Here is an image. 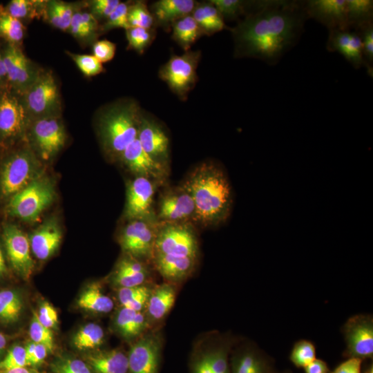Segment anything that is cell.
I'll list each match as a JSON object with an SVG mask.
<instances>
[{"mask_svg":"<svg viewBox=\"0 0 373 373\" xmlns=\"http://www.w3.org/2000/svg\"><path fill=\"white\" fill-rule=\"evenodd\" d=\"M361 373H373L372 362L370 363L368 365H367L366 367L364 369L363 372Z\"/></svg>","mask_w":373,"mask_h":373,"instance_id":"obj_62","label":"cell"},{"mask_svg":"<svg viewBox=\"0 0 373 373\" xmlns=\"http://www.w3.org/2000/svg\"><path fill=\"white\" fill-rule=\"evenodd\" d=\"M238 337L213 330L200 335L193 344L189 373H230L229 357Z\"/></svg>","mask_w":373,"mask_h":373,"instance_id":"obj_4","label":"cell"},{"mask_svg":"<svg viewBox=\"0 0 373 373\" xmlns=\"http://www.w3.org/2000/svg\"><path fill=\"white\" fill-rule=\"evenodd\" d=\"M50 354V351L45 345L36 343L34 352L29 360V366L36 369L39 367Z\"/></svg>","mask_w":373,"mask_h":373,"instance_id":"obj_55","label":"cell"},{"mask_svg":"<svg viewBox=\"0 0 373 373\" xmlns=\"http://www.w3.org/2000/svg\"><path fill=\"white\" fill-rule=\"evenodd\" d=\"M55 195L51 180L40 176L11 197L9 211L24 221H35L52 202Z\"/></svg>","mask_w":373,"mask_h":373,"instance_id":"obj_5","label":"cell"},{"mask_svg":"<svg viewBox=\"0 0 373 373\" xmlns=\"http://www.w3.org/2000/svg\"><path fill=\"white\" fill-rule=\"evenodd\" d=\"M49 368L51 373H95L84 359L64 353L53 358Z\"/></svg>","mask_w":373,"mask_h":373,"instance_id":"obj_38","label":"cell"},{"mask_svg":"<svg viewBox=\"0 0 373 373\" xmlns=\"http://www.w3.org/2000/svg\"><path fill=\"white\" fill-rule=\"evenodd\" d=\"M354 31L359 36L362 44L364 66L371 77L373 75V21L361 26Z\"/></svg>","mask_w":373,"mask_h":373,"instance_id":"obj_42","label":"cell"},{"mask_svg":"<svg viewBox=\"0 0 373 373\" xmlns=\"http://www.w3.org/2000/svg\"><path fill=\"white\" fill-rule=\"evenodd\" d=\"M126 221L118 236L122 253L152 265L159 223L142 219Z\"/></svg>","mask_w":373,"mask_h":373,"instance_id":"obj_8","label":"cell"},{"mask_svg":"<svg viewBox=\"0 0 373 373\" xmlns=\"http://www.w3.org/2000/svg\"><path fill=\"white\" fill-rule=\"evenodd\" d=\"M195 6L193 0H160L151 6L154 19L164 26L192 12Z\"/></svg>","mask_w":373,"mask_h":373,"instance_id":"obj_29","label":"cell"},{"mask_svg":"<svg viewBox=\"0 0 373 373\" xmlns=\"http://www.w3.org/2000/svg\"><path fill=\"white\" fill-rule=\"evenodd\" d=\"M7 345V339L4 334L0 333V360L5 355Z\"/></svg>","mask_w":373,"mask_h":373,"instance_id":"obj_60","label":"cell"},{"mask_svg":"<svg viewBox=\"0 0 373 373\" xmlns=\"http://www.w3.org/2000/svg\"><path fill=\"white\" fill-rule=\"evenodd\" d=\"M191 15L204 35H211L226 28L224 18L210 1L195 6Z\"/></svg>","mask_w":373,"mask_h":373,"instance_id":"obj_32","label":"cell"},{"mask_svg":"<svg viewBox=\"0 0 373 373\" xmlns=\"http://www.w3.org/2000/svg\"><path fill=\"white\" fill-rule=\"evenodd\" d=\"M73 14L69 4L55 1L49 3L48 19L52 25L57 28L62 30L68 29Z\"/></svg>","mask_w":373,"mask_h":373,"instance_id":"obj_43","label":"cell"},{"mask_svg":"<svg viewBox=\"0 0 373 373\" xmlns=\"http://www.w3.org/2000/svg\"><path fill=\"white\" fill-rule=\"evenodd\" d=\"M59 93L53 77L44 74L35 80L26 95V111L47 117L58 106Z\"/></svg>","mask_w":373,"mask_h":373,"instance_id":"obj_18","label":"cell"},{"mask_svg":"<svg viewBox=\"0 0 373 373\" xmlns=\"http://www.w3.org/2000/svg\"><path fill=\"white\" fill-rule=\"evenodd\" d=\"M326 48L329 52H339L356 69L364 66L361 41L352 29L329 30Z\"/></svg>","mask_w":373,"mask_h":373,"instance_id":"obj_24","label":"cell"},{"mask_svg":"<svg viewBox=\"0 0 373 373\" xmlns=\"http://www.w3.org/2000/svg\"><path fill=\"white\" fill-rule=\"evenodd\" d=\"M316 358L315 345L309 340L300 339L293 345L289 360L297 368H304Z\"/></svg>","mask_w":373,"mask_h":373,"instance_id":"obj_41","label":"cell"},{"mask_svg":"<svg viewBox=\"0 0 373 373\" xmlns=\"http://www.w3.org/2000/svg\"><path fill=\"white\" fill-rule=\"evenodd\" d=\"M198 261V258L154 253L151 264L165 282L177 285L192 276Z\"/></svg>","mask_w":373,"mask_h":373,"instance_id":"obj_23","label":"cell"},{"mask_svg":"<svg viewBox=\"0 0 373 373\" xmlns=\"http://www.w3.org/2000/svg\"><path fill=\"white\" fill-rule=\"evenodd\" d=\"M128 21L130 27H140L150 30L153 25L154 18L146 3L137 1L128 7Z\"/></svg>","mask_w":373,"mask_h":373,"instance_id":"obj_45","label":"cell"},{"mask_svg":"<svg viewBox=\"0 0 373 373\" xmlns=\"http://www.w3.org/2000/svg\"><path fill=\"white\" fill-rule=\"evenodd\" d=\"M182 184L194 202L195 224L211 228L226 222L231 210L232 193L227 175L218 164L211 161L198 164Z\"/></svg>","mask_w":373,"mask_h":373,"instance_id":"obj_2","label":"cell"},{"mask_svg":"<svg viewBox=\"0 0 373 373\" xmlns=\"http://www.w3.org/2000/svg\"><path fill=\"white\" fill-rule=\"evenodd\" d=\"M347 18L350 29L373 21V1L346 0Z\"/></svg>","mask_w":373,"mask_h":373,"instance_id":"obj_37","label":"cell"},{"mask_svg":"<svg viewBox=\"0 0 373 373\" xmlns=\"http://www.w3.org/2000/svg\"><path fill=\"white\" fill-rule=\"evenodd\" d=\"M5 77H7V71L3 56L0 54V81Z\"/></svg>","mask_w":373,"mask_h":373,"instance_id":"obj_61","label":"cell"},{"mask_svg":"<svg viewBox=\"0 0 373 373\" xmlns=\"http://www.w3.org/2000/svg\"><path fill=\"white\" fill-rule=\"evenodd\" d=\"M113 327L121 338L131 343L153 329L144 311L139 312L124 307H119L115 312Z\"/></svg>","mask_w":373,"mask_h":373,"instance_id":"obj_26","label":"cell"},{"mask_svg":"<svg viewBox=\"0 0 373 373\" xmlns=\"http://www.w3.org/2000/svg\"><path fill=\"white\" fill-rule=\"evenodd\" d=\"M24 106L8 92L0 94V140H9L20 136L27 124Z\"/></svg>","mask_w":373,"mask_h":373,"instance_id":"obj_21","label":"cell"},{"mask_svg":"<svg viewBox=\"0 0 373 373\" xmlns=\"http://www.w3.org/2000/svg\"><path fill=\"white\" fill-rule=\"evenodd\" d=\"M176 287L165 281L155 284L144 310L153 328L159 327L172 309L176 299Z\"/></svg>","mask_w":373,"mask_h":373,"instance_id":"obj_25","label":"cell"},{"mask_svg":"<svg viewBox=\"0 0 373 373\" xmlns=\"http://www.w3.org/2000/svg\"><path fill=\"white\" fill-rule=\"evenodd\" d=\"M79 70L86 76H94L103 71L102 63L90 55L70 54Z\"/></svg>","mask_w":373,"mask_h":373,"instance_id":"obj_48","label":"cell"},{"mask_svg":"<svg viewBox=\"0 0 373 373\" xmlns=\"http://www.w3.org/2000/svg\"><path fill=\"white\" fill-rule=\"evenodd\" d=\"M128 46L140 53L149 45L153 39L150 30L140 27H130L126 30Z\"/></svg>","mask_w":373,"mask_h":373,"instance_id":"obj_47","label":"cell"},{"mask_svg":"<svg viewBox=\"0 0 373 373\" xmlns=\"http://www.w3.org/2000/svg\"><path fill=\"white\" fill-rule=\"evenodd\" d=\"M2 56L9 82L18 87L27 85L30 77V66L21 51L10 44Z\"/></svg>","mask_w":373,"mask_h":373,"instance_id":"obj_31","label":"cell"},{"mask_svg":"<svg viewBox=\"0 0 373 373\" xmlns=\"http://www.w3.org/2000/svg\"><path fill=\"white\" fill-rule=\"evenodd\" d=\"M305 373H330V369L327 363L321 359L316 358L304 368Z\"/></svg>","mask_w":373,"mask_h":373,"instance_id":"obj_57","label":"cell"},{"mask_svg":"<svg viewBox=\"0 0 373 373\" xmlns=\"http://www.w3.org/2000/svg\"><path fill=\"white\" fill-rule=\"evenodd\" d=\"M23 307V298L18 290H0V323L12 324L17 322L22 315Z\"/></svg>","mask_w":373,"mask_h":373,"instance_id":"obj_33","label":"cell"},{"mask_svg":"<svg viewBox=\"0 0 373 373\" xmlns=\"http://www.w3.org/2000/svg\"><path fill=\"white\" fill-rule=\"evenodd\" d=\"M150 265L123 253L110 275V283L116 289L152 283Z\"/></svg>","mask_w":373,"mask_h":373,"instance_id":"obj_19","label":"cell"},{"mask_svg":"<svg viewBox=\"0 0 373 373\" xmlns=\"http://www.w3.org/2000/svg\"><path fill=\"white\" fill-rule=\"evenodd\" d=\"M128 6L120 2L113 12L107 18L104 30H108L115 28H122L127 30L130 28L128 21Z\"/></svg>","mask_w":373,"mask_h":373,"instance_id":"obj_49","label":"cell"},{"mask_svg":"<svg viewBox=\"0 0 373 373\" xmlns=\"http://www.w3.org/2000/svg\"><path fill=\"white\" fill-rule=\"evenodd\" d=\"M164 337L159 327L131 343L128 354V373H160Z\"/></svg>","mask_w":373,"mask_h":373,"instance_id":"obj_10","label":"cell"},{"mask_svg":"<svg viewBox=\"0 0 373 373\" xmlns=\"http://www.w3.org/2000/svg\"><path fill=\"white\" fill-rule=\"evenodd\" d=\"M3 238L12 268L22 279L29 280L34 269L29 238L13 224L5 226Z\"/></svg>","mask_w":373,"mask_h":373,"instance_id":"obj_15","label":"cell"},{"mask_svg":"<svg viewBox=\"0 0 373 373\" xmlns=\"http://www.w3.org/2000/svg\"><path fill=\"white\" fill-rule=\"evenodd\" d=\"M199 241L191 223H159L154 253L199 258Z\"/></svg>","mask_w":373,"mask_h":373,"instance_id":"obj_6","label":"cell"},{"mask_svg":"<svg viewBox=\"0 0 373 373\" xmlns=\"http://www.w3.org/2000/svg\"><path fill=\"white\" fill-rule=\"evenodd\" d=\"M32 3L27 0H12L4 10L12 17L21 19L32 13Z\"/></svg>","mask_w":373,"mask_h":373,"instance_id":"obj_51","label":"cell"},{"mask_svg":"<svg viewBox=\"0 0 373 373\" xmlns=\"http://www.w3.org/2000/svg\"><path fill=\"white\" fill-rule=\"evenodd\" d=\"M83 359L95 373H128L127 352L120 348L90 351Z\"/></svg>","mask_w":373,"mask_h":373,"instance_id":"obj_28","label":"cell"},{"mask_svg":"<svg viewBox=\"0 0 373 373\" xmlns=\"http://www.w3.org/2000/svg\"><path fill=\"white\" fill-rule=\"evenodd\" d=\"M219 11L222 17L236 19L242 15L249 14L256 8L259 1H245L241 0H211L209 1Z\"/></svg>","mask_w":373,"mask_h":373,"instance_id":"obj_39","label":"cell"},{"mask_svg":"<svg viewBox=\"0 0 373 373\" xmlns=\"http://www.w3.org/2000/svg\"><path fill=\"white\" fill-rule=\"evenodd\" d=\"M41 175V166L34 154L22 150L12 155L4 163L0 173V191L12 196Z\"/></svg>","mask_w":373,"mask_h":373,"instance_id":"obj_7","label":"cell"},{"mask_svg":"<svg viewBox=\"0 0 373 373\" xmlns=\"http://www.w3.org/2000/svg\"><path fill=\"white\" fill-rule=\"evenodd\" d=\"M137 139L151 157L170 169L169 139L157 122L142 114Z\"/></svg>","mask_w":373,"mask_h":373,"instance_id":"obj_17","label":"cell"},{"mask_svg":"<svg viewBox=\"0 0 373 373\" xmlns=\"http://www.w3.org/2000/svg\"><path fill=\"white\" fill-rule=\"evenodd\" d=\"M7 274V267L5 258L0 246V279L6 276Z\"/></svg>","mask_w":373,"mask_h":373,"instance_id":"obj_59","label":"cell"},{"mask_svg":"<svg viewBox=\"0 0 373 373\" xmlns=\"http://www.w3.org/2000/svg\"><path fill=\"white\" fill-rule=\"evenodd\" d=\"M363 361L358 358H347L330 373H361Z\"/></svg>","mask_w":373,"mask_h":373,"instance_id":"obj_54","label":"cell"},{"mask_svg":"<svg viewBox=\"0 0 373 373\" xmlns=\"http://www.w3.org/2000/svg\"><path fill=\"white\" fill-rule=\"evenodd\" d=\"M77 304L79 308L97 314H108L114 307L113 300L104 293L99 282L88 284L79 296Z\"/></svg>","mask_w":373,"mask_h":373,"instance_id":"obj_30","label":"cell"},{"mask_svg":"<svg viewBox=\"0 0 373 373\" xmlns=\"http://www.w3.org/2000/svg\"><path fill=\"white\" fill-rule=\"evenodd\" d=\"M154 285V283H150L136 287L117 289V298L120 307L144 312Z\"/></svg>","mask_w":373,"mask_h":373,"instance_id":"obj_34","label":"cell"},{"mask_svg":"<svg viewBox=\"0 0 373 373\" xmlns=\"http://www.w3.org/2000/svg\"><path fill=\"white\" fill-rule=\"evenodd\" d=\"M230 373H276L274 359L254 341L238 338L229 357Z\"/></svg>","mask_w":373,"mask_h":373,"instance_id":"obj_14","label":"cell"},{"mask_svg":"<svg viewBox=\"0 0 373 373\" xmlns=\"http://www.w3.org/2000/svg\"><path fill=\"white\" fill-rule=\"evenodd\" d=\"M69 30L74 36L79 37H85L92 33L84 25L80 12L73 14Z\"/></svg>","mask_w":373,"mask_h":373,"instance_id":"obj_56","label":"cell"},{"mask_svg":"<svg viewBox=\"0 0 373 373\" xmlns=\"http://www.w3.org/2000/svg\"><path fill=\"white\" fill-rule=\"evenodd\" d=\"M155 213L158 223L195 224L194 202L182 184L168 188L161 193L155 207Z\"/></svg>","mask_w":373,"mask_h":373,"instance_id":"obj_11","label":"cell"},{"mask_svg":"<svg viewBox=\"0 0 373 373\" xmlns=\"http://www.w3.org/2000/svg\"><path fill=\"white\" fill-rule=\"evenodd\" d=\"M29 335L32 341L45 345L50 354L55 350L53 334L50 329L45 327L39 320L37 313L32 312L31 323L29 327Z\"/></svg>","mask_w":373,"mask_h":373,"instance_id":"obj_44","label":"cell"},{"mask_svg":"<svg viewBox=\"0 0 373 373\" xmlns=\"http://www.w3.org/2000/svg\"><path fill=\"white\" fill-rule=\"evenodd\" d=\"M32 135L41 156L49 160L63 147L66 134L61 123L52 117H42L32 127Z\"/></svg>","mask_w":373,"mask_h":373,"instance_id":"obj_20","label":"cell"},{"mask_svg":"<svg viewBox=\"0 0 373 373\" xmlns=\"http://www.w3.org/2000/svg\"><path fill=\"white\" fill-rule=\"evenodd\" d=\"M37 316L39 321L45 327L50 329L57 327L58 324V314L50 303L42 301L40 303Z\"/></svg>","mask_w":373,"mask_h":373,"instance_id":"obj_50","label":"cell"},{"mask_svg":"<svg viewBox=\"0 0 373 373\" xmlns=\"http://www.w3.org/2000/svg\"><path fill=\"white\" fill-rule=\"evenodd\" d=\"M115 44L108 40H100L93 46V55L102 64L111 60L115 54Z\"/></svg>","mask_w":373,"mask_h":373,"instance_id":"obj_52","label":"cell"},{"mask_svg":"<svg viewBox=\"0 0 373 373\" xmlns=\"http://www.w3.org/2000/svg\"><path fill=\"white\" fill-rule=\"evenodd\" d=\"M0 373H43L32 367H21L6 370H0Z\"/></svg>","mask_w":373,"mask_h":373,"instance_id":"obj_58","label":"cell"},{"mask_svg":"<svg viewBox=\"0 0 373 373\" xmlns=\"http://www.w3.org/2000/svg\"><path fill=\"white\" fill-rule=\"evenodd\" d=\"M159 186L153 180L142 176H134L128 182L124 211L126 220L142 219L157 222L154 196Z\"/></svg>","mask_w":373,"mask_h":373,"instance_id":"obj_12","label":"cell"},{"mask_svg":"<svg viewBox=\"0 0 373 373\" xmlns=\"http://www.w3.org/2000/svg\"><path fill=\"white\" fill-rule=\"evenodd\" d=\"M200 55V51L187 50L181 55H173L159 71L160 78L180 99H185L195 85Z\"/></svg>","mask_w":373,"mask_h":373,"instance_id":"obj_9","label":"cell"},{"mask_svg":"<svg viewBox=\"0 0 373 373\" xmlns=\"http://www.w3.org/2000/svg\"><path fill=\"white\" fill-rule=\"evenodd\" d=\"M134 176L149 178L164 185L169 175V170L151 157L142 148L137 139L124 150L119 159Z\"/></svg>","mask_w":373,"mask_h":373,"instance_id":"obj_16","label":"cell"},{"mask_svg":"<svg viewBox=\"0 0 373 373\" xmlns=\"http://www.w3.org/2000/svg\"><path fill=\"white\" fill-rule=\"evenodd\" d=\"M345 342L343 356L363 361L373 358V317L370 314H356L342 327Z\"/></svg>","mask_w":373,"mask_h":373,"instance_id":"obj_13","label":"cell"},{"mask_svg":"<svg viewBox=\"0 0 373 373\" xmlns=\"http://www.w3.org/2000/svg\"><path fill=\"white\" fill-rule=\"evenodd\" d=\"M62 238L61 230L54 220L44 222L30 236V249L40 260L51 257L57 251Z\"/></svg>","mask_w":373,"mask_h":373,"instance_id":"obj_27","label":"cell"},{"mask_svg":"<svg viewBox=\"0 0 373 373\" xmlns=\"http://www.w3.org/2000/svg\"><path fill=\"white\" fill-rule=\"evenodd\" d=\"M29 366L25 347L12 345L3 358L0 360V370Z\"/></svg>","mask_w":373,"mask_h":373,"instance_id":"obj_46","label":"cell"},{"mask_svg":"<svg viewBox=\"0 0 373 373\" xmlns=\"http://www.w3.org/2000/svg\"><path fill=\"white\" fill-rule=\"evenodd\" d=\"M24 28L21 20L8 14L3 8L0 9V36L14 45L23 37Z\"/></svg>","mask_w":373,"mask_h":373,"instance_id":"obj_40","label":"cell"},{"mask_svg":"<svg viewBox=\"0 0 373 373\" xmlns=\"http://www.w3.org/2000/svg\"><path fill=\"white\" fill-rule=\"evenodd\" d=\"M308 19L305 1H259L233 30L236 54L275 65L298 42Z\"/></svg>","mask_w":373,"mask_h":373,"instance_id":"obj_1","label":"cell"},{"mask_svg":"<svg viewBox=\"0 0 373 373\" xmlns=\"http://www.w3.org/2000/svg\"><path fill=\"white\" fill-rule=\"evenodd\" d=\"M119 3L118 0H95L92 3L93 12L98 17L108 18Z\"/></svg>","mask_w":373,"mask_h":373,"instance_id":"obj_53","label":"cell"},{"mask_svg":"<svg viewBox=\"0 0 373 373\" xmlns=\"http://www.w3.org/2000/svg\"><path fill=\"white\" fill-rule=\"evenodd\" d=\"M309 18L325 26L328 30L350 29L347 18L346 0L305 1Z\"/></svg>","mask_w":373,"mask_h":373,"instance_id":"obj_22","label":"cell"},{"mask_svg":"<svg viewBox=\"0 0 373 373\" xmlns=\"http://www.w3.org/2000/svg\"><path fill=\"white\" fill-rule=\"evenodd\" d=\"M172 37L185 51L189 50L191 46L204 35L191 15L183 17L172 24Z\"/></svg>","mask_w":373,"mask_h":373,"instance_id":"obj_36","label":"cell"},{"mask_svg":"<svg viewBox=\"0 0 373 373\" xmlns=\"http://www.w3.org/2000/svg\"><path fill=\"white\" fill-rule=\"evenodd\" d=\"M105 332L97 323H88L83 325L74 334L72 343L79 351H93L104 343Z\"/></svg>","mask_w":373,"mask_h":373,"instance_id":"obj_35","label":"cell"},{"mask_svg":"<svg viewBox=\"0 0 373 373\" xmlns=\"http://www.w3.org/2000/svg\"><path fill=\"white\" fill-rule=\"evenodd\" d=\"M142 113L135 102H125L108 109L99 122L104 149L109 157L119 160L127 146L137 137Z\"/></svg>","mask_w":373,"mask_h":373,"instance_id":"obj_3","label":"cell"}]
</instances>
